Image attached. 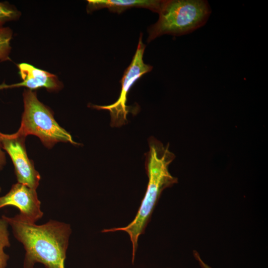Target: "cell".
Returning <instances> with one entry per match:
<instances>
[{
  "mask_svg": "<svg viewBox=\"0 0 268 268\" xmlns=\"http://www.w3.org/2000/svg\"><path fill=\"white\" fill-rule=\"evenodd\" d=\"M12 228L15 238L25 253L23 268H34L37 263L45 268H65V261L71 229L69 224L54 220L37 225L20 214L2 216Z\"/></svg>",
  "mask_w": 268,
  "mask_h": 268,
  "instance_id": "1",
  "label": "cell"
},
{
  "mask_svg": "<svg viewBox=\"0 0 268 268\" xmlns=\"http://www.w3.org/2000/svg\"><path fill=\"white\" fill-rule=\"evenodd\" d=\"M149 150L145 154V166L148 182L144 196L134 219L123 227L104 229L102 232L123 231L127 232L132 244V260L134 264L139 236L144 233L152 212L164 190L178 182V178L169 171L170 164L175 158L169 149V143L164 145L153 137L148 139Z\"/></svg>",
  "mask_w": 268,
  "mask_h": 268,
  "instance_id": "2",
  "label": "cell"
},
{
  "mask_svg": "<svg viewBox=\"0 0 268 268\" xmlns=\"http://www.w3.org/2000/svg\"><path fill=\"white\" fill-rule=\"evenodd\" d=\"M211 13L203 0H167L159 12L157 21L148 28L149 43L164 34L180 36L203 26Z\"/></svg>",
  "mask_w": 268,
  "mask_h": 268,
  "instance_id": "3",
  "label": "cell"
},
{
  "mask_svg": "<svg viewBox=\"0 0 268 268\" xmlns=\"http://www.w3.org/2000/svg\"><path fill=\"white\" fill-rule=\"evenodd\" d=\"M24 111L17 131L11 134L14 137H26L34 135L48 148L58 142H69L74 145L71 135L55 120L51 109L41 102L36 92L25 90L23 93Z\"/></svg>",
  "mask_w": 268,
  "mask_h": 268,
  "instance_id": "4",
  "label": "cell"
},
{
  "mask_svg": "<svg viewBox=\"0 0 268 268\" xmlns=\"http://www.w3.org/2000/svg\"><path fill=\"white\" fill-rule=\"evenodd\" d=\"M140 33L135 53L129 66L125 70L120 82L121 89L118 100L114 103L105 106L93 105L98 110H106L110 113V125L119 127L128 123L127 115L131 112V107L126 104L127 95L132 86L143 74L150 71L152 66L146 64L143 60L145 45L142 42Z\"/></svg>",
  "mask_w": 268,
  "mask_h": 268,
  "instance_id": "5",
  "label": "cell"
},
{
  "mask_svg": "<svg viewBox=\"0 0 268 268\" xmlns=\"http://www.w3.org/2000/svg\"><path fill=\"white\" fill-rule=\"evenodd\" d=\"M0 135L2 148L13 163L17 183L36 190L41 177L35 168L33 161L28 156L25 142L26 137H14L11 134L1 133Z\"/></svg>",
  "mask_w": 268,
  "mask_h": 268,
  "instance_id": "6",
  "label": "cell"
},
{
  "mask_svg": "<svg viewBox=\"0 0 268 268\" xmlns=\"http://www.w3.org/2000/svg\"><path fill=\"white\" fill-rule=\"evenodd\" d=\"M7 206L17 207L22 217L33 223L43 216L36 190L19 183L13 184L7 194L0 197V208Z\"/></svg>",
  "mask_w": 268,
  "mask_h": 268,
  "instance_id": "7",
  "label": "cell"
},
{
  "mask_svg": "<svg viewBox=\"0 0 268 268\" xmlns=\"http://www.w3.org/2000/svg\"><path fill=\"white\" fill-rule=\"evenodd\" d=\"M17 67L22 81L12 84L3 83L0 84V90L19 87H25L32 91L41 87L50 91L62 89V83L55 74L25 63H20Z\"/></svg>",
  "mask_w": 268,
  "mask_h": 268,
  "instance_id": "8",
  "label": "cell"
},
{
  "mask_svg": "<svg viewBox=\"0 0 268 268\" xmlns=\"http://www.w3.org/2000/svg\"><path fill=\"white\" fill-rule=\"evenodd\" d=\"M88 12L104 8L119 14L133 7L145 8L159 13L164 0H88Z\"/></svg>",
  "mask_w": 268,
  "mask_h": 268,
  "instance_id": "9",
  "label": "cell"
},
{
  "mask_svg": "<svg viewBox=\"0 0 268 268\" xmlns=\"http://www.w3.org/2000/svg\"><path fill=\"white\" fill-rule=\"evenodd\" d=\"M8 224L2 216L0 218V268H6L9 256L4 252V249L10 246Z\"/></svg>",
  "mask_w": 268,
  "mask_h": 268,
  "instance_id": "10",
  "label": "cell"
},
{
  "mask_svg": "<svg viewBox=\"0 0 268 268\" xmlns=\"http://www.w3.org/2000/svg\"><path fill=\"white\" fill-rule=\"evenodd\" d=\"M12 31L9 27H0V61L9 60L11 51L10 41Z\"/></svg>",
  "mask_w": 268,
  "mask_h": 268,
  "instance_id": "11",
  "label": "cell"
},
{
  "mask_svg": "<svg viewBox=\"0 0 268 268\" xmlns=\"http://www.w3.org/2000/svg\"><path fill=\"white\" fill-rule=\"evenodd\" d=\"M20 15V12L10 4L0 1V27L7 22L15 20Z\"/></svg>",
  "mask_w": 268,
  "mask_h": 268,
  "instance_id": "12",
  "label": "cell"
},
{
  "mask_svg": "<svg viewBox=\"0 0 268 268\" xmlns=\"http://www.w3.org/2000/svg\"><path fill=\"white\" fill-rule=\"evenodd\" d=\"M6 163V159L5 153L2 148L1 139L0 135V171L3 169Z\"/></svg>",
  "mask_w": 268,
  "mask_h": 268,
  "instance_id": "13",
  "label": "cell"
},
{
  "mask_svg": "<svg viewBox=\"0 0 268 268\" xmlns=\"http://www.w3.org/2000/svg\"><path fill=\"white\" fill-rule=\"evenodd\" d=\"M193 256L201 268H212L203 261L200 254L197 251H193Z\"/></svg>",
  "mask_w": 268,
  "mask_h": 268,
  "instance_id": "14",
  "label": "cell"
},
{
  "mask_svg": "<svg viewBox=\"0 0 268 268\" xmlns=\"http://www.w3.org/2000/svg\"><path fill=\"white\" fill-rule=\"evenodd\" d=\"M0 191H1V188H0Z\"/></svg>",
  "mask_w": 268,
  "mask_h": 268,
  "instance_id": "15",
  "label": "cell"
}]
</instances>
